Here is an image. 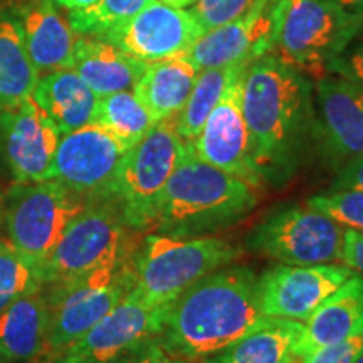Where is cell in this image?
I'll return each mask as SVG.
<instances>
[{"instance_id": "obj_1", "label": "cell", "mask_w": 363, "mask_h": 363, "mask_svg": "<svg viewBox=\"0 0 363 363\" xmlns=\"http://www.w3.org/2000/svg\"><path fill=\"white\" fill-rule=\"evenodd\" d=\"M269 320L261 313L252 269L224 266L172 303L158 342L179 360L202 362Z\"/></svg>"}, {"instance_id": "obj_2", "label": "cell", "mask_w": 363, "mask_h": 363, "mask_svg": "<svg viewBox=\"0 0 363 363\" xmlns=\"http://www.w3.org/2000/svg\"><path fill=\"white\" fill-rule=\"evenodd\" d=\"M242 115L252 163L262 182L286 179L313 118V91L305 74L276 56L264 54L242 78Z\"/></svg>"}, {"instance_id": "obj_3", "label": "cell", "mask_w": 363, "mask_h": 363, "mask_svg": "<svg viewBox=\"0 0 363 363\" xmlns=\"http://www.w3.org/2000/svg\"><path fill=\"white\" fill-rule=\"evenodd\" d=\"M257 189L199 158L187 143L158 202L152 230L202 238L238 224L257 206Z\"/></svg>"}, {"instance_id": "obj_4", "label": "cell", "mask_w": 363, "mask_h": 363, "mask_svg": "<svg viewBox=\"0 0 363 363\" xmlns=\"http://www.w3.org/2000/svg\"><path fill=\"white\" fill-rule=\"evenodd\" d=\"M240 256L229 240L148 234L133 254V291L150 306L174 303L185 289Z\"/></svg>"}, {"instance_id": "obj_5", "label": "cell", "mask_w": 363, "mask_h": 363, "mask_svg": "<svg viewBox=\"0 0 363 363\" xmlns=\"http://www.w3.org/2000/svg\"><path fill=\"white\" fill-rule=\"evenodd\" d=\"M362 29L363 16L333 0H288L272 54L316 81Z\"/></svg>"}, {"instance_id": "obj_6", "label": "cell", "mask_w": 363, "mask_h": 363, "mask_svg": "<svg viewBox=\"0 0 363 363\" xmlns=\"http://www.w3.org/2000/svg\"><path fill=\"white\" fill-rule=\"evenodd\" d=\"M133 254L72 283L43 288L49 311L44 355L57 357L69 348L130 293Z\"/></svg>"}, {"instance_id": "obj_7", "label": "cell", "mask_w": 363, "mask_h": 363, "mask_svg": "<svg viewBox=\"0 0 363 363\" xmlns=\"http://www.w3.org/2000/svg\"><path fill=\"white\" fill-rule=\"evenodd\" d=\"M187 143L177 130L175 116L158 121L125 153L111 202L131 230H152L158 202Z\"/></svg>"}, {"instance_id": "obj_8", "label": "cell", "mask_w": 363, "mask_h": 363, "mask_svg": "<svg viewBox=\"0 0 363 363\" xmlns=\"http://www.w3.org/2000/svg\"><path fill=\"white\" fill-rule=\"evenodd\" d=\"M123 217L113 202H89L40 266L43 288L67 284L135 252Z\"/></svg>"}, {"instance_id": "obj_9", "label": "cell", "mask_w": 363, "mask_h": 363, "mask_svg": "<svg viewBox=\"0 0 363 363\" xmlns=\"http://www.w3.org/2000/svg\"><path fill=\"white\" fill-rule=\"evenodd\" d=\"M88 203L57 180L16 184L4 199L2 219L9 242L40 267Z\"/></svg>"}, {"instance_id": "obj_10", "label": "cell", "mask_w": 363, "mask_h": 363, "mask_svg": "<svg viewBox=\"0 0 363 363\" xmlns=\"http://www.w3.org/2000/svg\"><path fill=\"white\" fill-rule=\"evenodd\" d=\"M345 227L310 206L281 208L252 229L247 246L279 264L311 266L342 261Z\"/></svg>"}, {"instance_id": "obj_11", "label": "cell", "mask_w": 363, "mask_h": 363, "mask_svg": "<svg viewBox=\"0 0 363 363\" xmlns=\"http://www.w3.org/2000/svg\"><path fill=\"white\" fill-rule=\"evenodd\" d=\"M128 147L96 123L61 135L52 162L57 180L89 202H111L121 160Z\"/></svg>"}, {"instance_id": "obj_12", "label": "cell", "mask_w": 363, "mask_h": 363, "mask_svg": "<svg viewBox=\"0 0 363 363\" xmlns=\"http://www.w3.org/2000/svg\"><path fill=\"white\" fill-rule=\"evenodd\" d=\"M288 0H254L238 19L206 30L184 54L199 69L251 65L272 52Z\"/></svg>"}, {"instance_id": "obj_13", "label": "cell", "mask_w": 363, "mask_h": 363, "mask_svg": "<svg viewBox=\"0 0 363 363\" xmlns=\"http://www.w3.org/2000/svg\"><path fill=\"white\" fill-rule=\"evenodd\" d=\"M170 305L150 306L130 289L106 316L56 358L59 363H108L121 353L160 337Z\"/></svg>"}, {"instance_id": "obj_14", "label": "cell", "mask_w": 363, "mask_h": 363, "mask_svg": "<svg viewBox=\"0 0 363 363\" xmlns=\"http://www.w3.org/2000/svg\"><path fill=\"white\" fill-rule=\"evenodd\" d=\"M246 69L247 66H244L235 72L220 101L216 104L202 130L189 145L195 155L208 165L259 189L262 179L252 163L249 133L240 103Z\"/></svg>"}, {"instance_id": "obj_15", "label": "cell", "mask_w": 363, "mask_h": 363, "mask_svg": "<svg viewBox=\"0 0 363 363\" xmlns=\"http://www.w3.org/2000/svg\"><path fill=\"white\" fill-rule=\"evenodd\" d=\"M59 140L57 126L33 96L0 111V152L17 184L51 180Z\"/></svg>"}, {"instance_id": "obj_16", "label": "cell", "mask_w": 363, "mask_h": 363, "mask_svg": "<svg viewBox=\"0 0 363 363\" xmlns=\"http://www.w3.org/2000/svg\"><path fill=\"white\" fill-rule=\"evenodd\" d=\"M355 274L347 264H278L257 278L261 313L269 318L305 321L318 305Z\"/></svg>"}, {"instance_id": "obj_17", "label": "cell", "mask_w": 363, "mask_h": 363, "mask_svg": "<svg viewBox=\"0 0 363 363\" xmlns=\"http://www.w3.org/2000/svg\"><path fill=\"white\" fill-rule=\"evenodd\" d=\"M202 34L201 24L187 9L152 0L130 21L101 39L140 61L155 62L185 54Z\"/></svg>"}, {"instance_id": "obj_18", "label": "cell", "mask_w": 363, "mask_h": 363, "mask_svg": "<svg viewBox=\"0 0 363 363\" xmlns=\"http://www.w3.org/2000/svg\"><path fill=\"white\" fill-rule=\"evenodd\" d=\"M318 130L340 162L363 155V86L326 74L316 79Z\"/></svg>"}, {"instance_id": "obj_19", "label": "cell", "mask_w": 363, "mask_h": 363, "mask_svg": "<svg viewBox=\"0 0 363 363\" xmlns=\"http://www.w3.org/2000/svg\"><path fill=\"white\" fill-rule=\"evenodd\" d=\"M30 61L39 74L72 69L78 34L52 0H27L17 12Z\"/></svg>"}, {"instance_id": "obj_20", "label": "cell", "mask_w": 363, "mask_h": 363, "mask_svg": "<svg viewBox=\"0 0 363 363\" xmlns=\"http://www.w3.org/2000/svg\"><path fill=\"white\" fill-rule=\"evenodd\" d=\"M363 331V278L353 274L303 321L294 353L308 355Z\"/></svg>"}, {"instance_id": "obj_21", "label": "cell", "mask_w": 363, "mask_h": 363, "mask_svg": "<svg viewBox=\"0 0 363 363\" xmlns=\"http://www.w3.org/2000/svg\"><path fill=\"white\" fill-rule=\"evenodd\" d=\"M147 65L101 38L78 35L76 40L72 69L98 98L133 89Z\"/></svg>"}, {"instance_id": "obj_22", "label": "cell", "mask_w": 363, "mask_h": 363, "mask_svg": "<svg viewBox=\"0 0 363 363\" xmlns=\"http://www.w3.org/2000/svg\"><path fill=\"white\" fill-rule=\"evenodd\" d=\"M33 98L40 110L51 118L61 135L93 123L98 96L74 69L40 74Z\"/></svg>"}, {"instance_id": "obj_23", "label": "cell", "mask_w": 363, "mask_h": 363, "mask_svg": "<svg viewBox=\"0 0 363 363\" xmlns=\"http://www.w3.org/2000/svg\"><path fill=\"white\" fill-rule=\"evenodd\" d=\"M199 71L201 69L184 54L148 62L136 81L133 93L158 123L165 118L175 116L184 108Z\"/></svg>"}, {"instance_id": "obj_24", "label": "cell", "mask_w": 363, "mask_h": 363, "mask_svg": "<svg viewBox=\"0 0 363 363\" xmlns=\"http://www.w3.org/2000/svg\"><path fill=\"white\" fill-rule=\"evenodd\" d=\"M48 320L43 289L19 298L0 313V363H22L44 355Z\"/></svg>"}, {"instance_id": "obj_25", "label": "cell", "mask_w": 363, "mask_h": 363, "mask_svg": "<svg viewBox=\"0 0 363 363\" xmlns=\"http://www.w3.org/2000/svg\"><path fill=\"white\" fill-rule=\"evenodd\" d=\"M39 76L27 52L19 17L0 9V111L33 96Z\"/></svg>"}, {"instance_id": "obj_26", "label": "cell", "mask_w": 363, "mask_h": 363, "mask_svg": "<svg viewBox=\"0 0 363 363\" xmlns=\"http://www.w3.org/2000/svg\"><path fill=\"white\" fill-rule=\"evenodd\" d=\"M303 331V321L271 318L267 323L234 342L202 363H286Z\"/></svg>"}, {"instance_id": "obj_27", "label": "cell", "mask_w": 363, "mask_h": 363, "mask_svg": "<svg viewBox=\"0 0 363 363\" xmlns=\"http://www.w3.org/2000/svg\"><path fill=\"white\" fill-rule=\"evenodd\" d=\"M249 65H235L225 67H211V69L199 71L197 79L190 91L184 108L175 115L177 130L185 143H192L199 131L202 130L208 115L220 101L222 94L234 74L240 67Z\"/></svg>"}, {"instance_id": "obj_28", "label": "cell", "mask_w": 363, "mask_h": 363, "mask_svg": "<svg viewBox=\"0 0 363 363\" xmlns=\"http://www.w3.org/2000/svg\"><path fill=\"white\" fill-rule=\"evenodd\" d=\"M93 123L103 126L131 148L155 126L157 121L131 89L99 96Z\"/></svg>"}, {"instance_id": "obj_29", "label": "cell", "mask_w": 363, "mask_h": 363, "mask_svg": "<svg viewBox=\"0 0 363 363\" xmlns=\"http://www.w3.org/2000/svg\"><path fill=\"white\" fill-rule=\"evenodd\" d=\"M39 289H43L40 267L22 256L7 238H0V313Z\"/></svg>"}, {"instance_id": "obj_30", "label": "cell", "mask_w": 363, "mask_h": 363, "mask_svg": "<svg viewBox=\"0 0 363 363\" xmlns=\"http://www.w3.org/2000/svg\"><path fill=\"white\" fill-rule=\"evenodd\" d=\"M152 0H96L93 6L67 12L69 24L78 35L103 38L125 24Z\"/></svg>"}, {"instance_id": "obj_31", "label": "cell", "mask_w": 363, "mask_h": 363, "mask_svg": "<svg viewBox=\"0 0 363 363\" xmlns=\"http://www.w3.org/2000/svg\"><path fill=\"white\" fill-rule=\"evenodd\" d=\"M316 211L323 212L345 229L363 233V190H337L320 194L306 202Z\"/></svg>"}, {"instance_id": "obj_32", "label": "cell", "mask_w": 363, "mask_h": 363, "mask_svg": "<svg viewBox=\"0 0 363 363\" xmlns=\"http://www.w3.org/2000/svg\"><path fill=\"white\" fill-rule=\"evenodd\" d=\"M252 4L254 0H195L190 13L206 33L238 19Z\"/></svg>"}, {"instance_id": "obj_33", "label": "cell", "mask_w": 363, "mask_h": 363, "mask_svg": "<svg viewBox=\"0 0 363 363\" xmlns=\"http://www.w3.org/2000/svg\"><path fill=\"white\" fill-rule=\"evenodd\" d=\"M363 353V331L303 355L305 363H355Z\"/></svg>"}, {"instance_id": "obj_34", "label": "cell", "mask_w": 363, "mask_h": 363, "mask_svg": "<svg viewBox=\"0 0 363 363\" xmlns=\"http://www.w3.org/2000/svg\"><path fill=\"white\" fill-rule=\"evenodd\" d=\"M328 74L350 79L363 86V29L358 33L348 48L331 62Z\"/></svg>"}, {"instance_id": "obj_35", "label": "cell", "mask_w": 363, "mask_h": 363, "mask_svg": "<svg viewBox=\"0 0 363 363\" xmlns=\"http://www.w3.org/2000/svg\"><path fill=\"white\" fill-rule=\"evenodd\" d=\"M108 363H187L179 360L174 355L163 348V345L158 342V338L148 340L131 350L121 353L116 358H113Z\"/></svg>"}, {"instance_id": "obj_36", "label": "cell", "mask_w": 363, "mask_h": 363, "mask_svg": "<svg viewBox=\"0 0 363 363\" xmlns=\"http://www.w3.org/2000/svg\"><path fill=\"white\" fill-rule=\"evenodd\" d=\"M342 261L355 274L363 278V233L353 229H345Z\"/></svg>"}, {"instance_id": "obj_37", "label": "cell", "mask_w": 363, "mask_h": 363, "mask_svg": "<svg viewBox=\"0 0 363 363\" xmlns=\"http://www.w3.org/2000/svg\"><path fill=\"white\" fill-rule=\"evenodd\" d=\"M333 189L337 190H363V155L345 162L342 170L335 179Z\"/></svg>"}, {"instance_id": "obj_38", "label": "cell", "mask_w": 363, "mask_h": 363, "mask_svg": "<svg viewBox=\"0 0 363 363\" xmlns=\"http://www.w3.org/2000/svg\"><path fill=\"white\" fill-rule=\"evenodd\" d=\"M52 2L56 4L59 9H65L67 12H72V11H81V9L93 6L96 0H52Z\"/></svg>"}, {"instance_id": "obj_39", "label": "cell", "mask_w": 363, "mask_h": 363, "mask_svg": "<svg viewBox=\"0 0 363 363\" xmlns=\"http://www.w3.org/2000/svg\"><path fill=\"white\" fill-rule=\"evenodd\" d=\"M338 6H342L345 11L357 13V16H363V0H333Z\"/></svg>"}, {"instance_id": "obj_40", "label": "cell", "mask_w": 363, "mask_h": 363, "mask_svg": "<svg viewBox=\"0 0 363 363\" xmlns=\"http://www.w3.org/2000/svg\"><path fill=\"white\" fill-rule=\"evenodd\" d=\"M163 4H169L172 7H180V9H185V7H190L195 0H160Z\"/></svg>"}, {"instance_id": "obj_41", "label": "cell", "mask_w": 363, "mask_h": 363, "mask_svg": "<svg viewBox=\"0 0 363 363\" xmlns=\"http://www.w3.org/2000/svg\"><path fill=\"white\" fill-rule=\"evenodd\" d=\"M22 363H59L56 357H48V355H40L38 358H33V360H27Z\"/></svg>"}, {"instance_id": "obj_42", "label": "cell", "mask_w": 363, "mask_h": 363, "mask_svg": "<svg viewBox=\"0 0 363 363\" xmlns=\"http://www.w3.org/2000/svg\"><path fill=\"white\" fill-rule=\"evenodd\" d=\"M4 199H6V194L2 192V187H0V219L4 216Z\"/></svg>"}, {"instance_id": "obj_43", "label": "cell", "mask_w": 363, "mask_h": 363, "mask_svg": "<svg viewBox=\"0 0 363 363\" xmlns=\"http://www.w3.org/2000/svg\"><path fill=\"white\" fill-rule=\"evenodd\" d=\"M286 363H305V360H303L301 355H293Z\"/></svg>"}, {"instance_id": "obj_44", "label": "cell", "mask_w": 363, "mask_h": 363, "mask_svg": "<svg viewBox=\"0 0 363 363\" xmlns=\"http://www.w3.org/2000/svg\"><path fill=\"white\" fill-rule=\"evenodd\" d=\"M355 363H363V353H362V355H360V357H358V360H357Z\"/></svg>"}]
</instances>
